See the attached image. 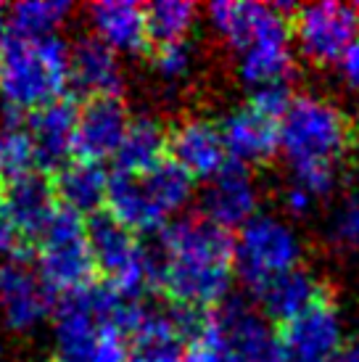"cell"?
<instances>
[{
  "instance_id": "484cf974",
  "label": "cell",
  "mask_w": 359,
  "mask_h": 362,
  "mask_svg": "<svg viewBox=\"0 0 359 362\" xmlns=\"http://www.w3.org/2000/svg\"><path fill=\"white\" fill-rule=\"evenodd\" d=\"M146 24H148V40L153 48L185 42L188 32L196 24V6L182 0H159L146 6Z\"/></svg>"
},
{
  "instance_id": "ac0fdd59",
  "label": "cell",
  "mask_w": 359,
  "mask_h": 362,
  "mask_svg": "<svg viewBox=\"0 0 359 362\" xmlns=\"http://www.w3.org/2000/svg\"><path fill=\"white\" fill-rule=\"evenodd\" d=\"M222 143L225 151L233 153V159L246 164V161H267L275 156L280 146L278 122L259 114L257 109H238L222 122Z\"/></svg>"
},
{
  "instance_id": "44dd1931",
  "label": "cell",
  "mask_w": 359,
  "mask_h": 362,
  "mask_svg": "<svg viewBox=\"0 0 359 362\" xmlns=\"http://www.w3.org/2000/svg\"><path fill=\"white\" fill-rule=\"evenodd\" d=\"M167 151H170V130L161 122L151 119V117L132 119L130 130L114 156L117 172L143 177L167 159Z\"/></svg>"
},
{
  "instance_id": "8fae6325",
  "label": "cell",
  "mask_w": 359,
  "mask_h": 362,
  "mask_svg": "<svg viewBox=\"0 0 359 362\" xmlns=\"http://www.w3.org/2000/svg\"><path fill=\"white\" fill-rule=\"evenodd\" d=\"M209 19L222 37L246 53L264 42L288 40V24L278 8L261 3H211Z\"/></svg>"
},
{
  "instance_id": "836d02e7",
  "label": "cell",
  "mask_w": 359,
  "mask_h": 362,
  "mask_svg": "<svg viewBox=\"0 0 359 362\" xmlns=\"http://www.w3.org/2000/svg\"><path fill=\"white\" fill-rule=\"evenodd\" d=\"M330 362H359V341L341 346L339 352L330 357Z\"/></svg>"
},
{
  "instance_id": "ffe728a7",
  "label": "cell",
  "mask_w": 359,
  "mask_h": 362,
  "mask_svg": "<svg viewBox=\"0 0 359 362\" xmlns=\"http://www.w3.org/2000/svg\"><path fill=\"white\" fill-rule=\"evenodd\" d=\"M56 202L64 209L74 214H90L95 217L106 206V191H109V177L98 164L90 161H69L61 172H56L53 180Z\"/></svg>"
},
{
  "instance_id": "277c9868",
  "label": "cell",
  "mask_w": 359,
  "mask_h": 362,
  "mask_svg": "<svg viewBox=\"0 0 359 362\" xmlns=\"http://www.w3.org/2000/svg\"><path fill=\"white\" fill-rule=\"evenodd\" d=\"M40 278L53 293H74L93 283L95 262L90 254L88 225L80 214L59 209L48 222V228L35 243Z\"/></svg>"
},
{
  "instance_id": "1f68e13d",
  "label": "cell",
  "mask_w": 359,
  "mask_h": 362,
  "mask_svg": "<svg viewBox=\"0 0 359 362\" xmlns=\"http://www.w3.org/2000/svg\"><path fill=\"white\" fill-rule=\"evenodd\" d=\"M336 238L346 246H357L359 249V196H354L351 202L343 204V209L339 211V220H336Z\"/></svg>"
},
{
  "instance_id": "83f0119b",
  "label": "cell",
  "mask_w": 359,
  "mask_h": 362,
  "mask_svg": "<svg viewBox=\"0 0 359 362\" xmlns=\"http://www.w3.org/2000/svg\"><path fill=\"white\" fill-rule=\"evenodd\" d=\"M140 182H143L146 193L151 196V202L156 204L167 217L188 202L190 191H193V177L172 159H164L156 170L143 175Z\"/></svg>"
},
{
  "instance_id": "d590c367",
  "label": "cell",
  "mask_w": 359,
  "mask_h": 362,
  "mask_svg": "<svg viewBox=\"0 0 359 362\" xmlns=\"http://www.w3.org/2000/svg\"><path fill=\"white\" fill-rule=\"evenodd\" d=\"M0 357H3V339H0Z\"/></svg>"
},
{
  "instance_id": "e575fe53",
  "label": "cell",
  "mask_w": 359,
  "mask_h": 362,
  "mask_svg": "<svg viewBox=\"0 0 359 362\" xmlns=\"http://www.w3.org/2000/svg\"><path fill=\"white\" fill-rule=\"evenodd\" d=\"M11 40V24H8V8L0 3V53Z\"/></svg>"
},
{
  "instance_id": "4316f807",
  "label": "cell",
  "mask_w": 359,
  "mask_h": 362,
  "mask_svg": "<svg viewBox=\"0 0 359 362\" xmlns=\"http://www.w3.org/2000/svg\"><path fill=\"white\" fill-rule=\"evenodd\" d=\"M293 71L288 42H264L243 53L240 74L249 85L264 88V85H286L288 74Z\"/></svg>"
},
{
  "instance_id": "603a6c76",
  "label": "cell",
  "mask_w": 359,
  "mask_h": 362,
  "mask_svg": "<svg viewBox=\"0 0 359 362\" xmlns=\"http://www.w3.org/2000/svg\"><path fill=\"white\" fill-rule=\"evenodd\" d=\"M130 339L132 352L127 362H185V349L172 325L170 312L146 304Z\"/></svg>"
},
{
  "instance_id": "8992f818",
  "label": "cell",
  "mask_w": 359,
  "mask_h": 362,
  "mask_svg": "<svg viewBox=\"0 0 359 362\" xmlns=\"http://www.w3.org/2000/svg\"><path fill=\"white\" fill-rule=\"evenodd\" d=\"M301 257L299 241L278 220L254 217L243 225L235 241V270L259 293L269 281L296 270Z\"/></svg>"
},
{
  "instance_id": "9a60e30c",
  "label": "cell",
  "mask_w": 359,
  "mask_h": 362,
  "mask_svg": "<svg viewBox=\"0 0 359 362\" xmlns=\"http://www.w3.org/2000/svg\"><path fill=\"white\" fill-rule=\"evenodd\" d=\"M170 153L190 177H214L225 167V143L209 119H182L170 130Z\"/></svg>"
},
{
  "instance_id": "3957f363",
  "label": "cell",
  "mask_w": 359,
  "mask_h": 362,
  "mask_svg": "<svg viewBox=\"0 0 359 362\" xmlns=\"http://www.w3.org/2000/svg\"><path fill=\"white\" fill-rule=\"evenodd\" d=\"M280 143L293 170H333L354 143L351 119L330 101L299 95L283 117Z\"/></svg>"
},
{
  "instance_id": "d4e9b609",
  "label": "cell",
  "mask_w": 359,
  "mask_h": 362,
  "mask_svg": "<svg viewBox=\"0 0 359 362\" xmlns=\"http://www.w3.org/2000/svg\"><path fill=\"white\" fill-rule=\"evenodd\" d=\"M35 151L27 127H21L19 111L6 109V122L0 127V191L32 172Z\"/></svg>"
},
{
  "instance_id": "7a4b0ae2",
  "label": "cell",
  "mask_w": 359,
  "mask_h": 362,
  "mask_svg": "<svg viewBox=\"0 0 359 362\" xmlns=\"http://www.w3.org/2000/svg\"><path fill=\"white\" fill-rule=\"evenodd\" d=\"M69 85V48L61 37H11L0 53V95L13 111L59 101Z\"/></svg>"
},
{
  "instance_id": "7c38bea8",
  "label": "cell",
  "mask_w": 359,
  "mask_h": 362,
  "mask_svg": "<svg viewBox=\"0 0 359 362\" xmlns=\"http://www.w3.org/2000/svg\"><path fill=\"white\" fill-rule=\"evenodd\" d=\"M77 106L69 98L48 103L32 111L30 117V141L35 161L40 164L42 175L61 172L74 156V130H77Z\"/></svg>"
},
{
  "instance_id": "30bf717a",
  "label": "cell",
  "mask_w": 359,
  "mask_h": 362,
  "mask_svg": "<svg viewBox=\"0 0 359 362\" xmlns=\"http://www.w3.org/2000/svg\"><path fill=\"white\" fill-rule=\"evenodd\" d=\"M53 291L35 275L27 259H8L0 264V315L11 331L27 333L48 317Z\"/></svg>"
},
{
  "instance_id": "2e32d148",
  "label": "cell",
  "mask_w": 359,
  "mask_h": 362,
  "mask_svg": "<svg viewBox=\"0 0 359 362\" xmlns=\"http://www.w3.org/2000/svg\"><path fill=\"white\" fill-rule=\"evenodd\" d=\"M93 35L106 42L114 53H143L151 45L146 6L127 0H103L88 8Z\"/></svg>"
},
{
  "instance_id": "6da1fadb",
  "label": "cell",
  "mask_w": 359,
  "mask_h": 362,
  "mask_svg": "<svg viewBox=\"0 0 359 362\" xmlns=\"http://www.w3.org/2000/svg\"><path fill=\"white\" fill-rule=\"evenodd\" d=\"M146 259L151 288L164 291L172 304L209 310L230 288L235 238L206 217H185L161 230L159 246L146 252Z\"/></svg>"
},
{
  "instance_id": "9c48e42d",
  "label": "cell",
  "mask_w": 359,
  "mask_h": 362,
  "mask_svg": "<svg viewBox=\"0 0 359 362\" xmlns=\"http://www.w3.org/2000/svg\"><path fill=\"white\" fill-rule=\"evenodd\" d=\"M130 124V111L119 95L88 98L77 111V130H74L77 161L98 164L109 156H117Z\"/></svg>"
},
{
  "instance_id": "f546056e",
  "label": "cell",
  "mask_w": 359,
  "mask_h": 362,
  "mask_svg": "<svg viewBox=\"0 0 359 362\" xmlns=\"http://www.w3.org/2000/svg\"><path fill=\"white\" fill-rule=\"evenodd\" d=\"M290 103H293V95H290L288 85H264V88H257V90H254L251 109H257L259 114L278 122L286 117V111L290 109Z\"/></svg>"
},
{
  "instance_id": "5bb4252c",
  "label": "cell",
  "mask_w": 359,
  "mask_h": 362,
  "mask_svg": "<svg viewBox=\"0 0 359 362\" xmlns=\"http://www.w3.org/2000/svg\"><path fill=\"white\" fill-rule=\"evenodd\" d=\"M3 196H6L11 220L19 230L21 243L30 249L32 243H37V238L42 235V230L48 228V222L53 220V214L59 209L53 182L42 172H30V175L6 185Z\"/></svg>"
},
{
  "instance_id": "4dcf8cb0",
  "label": "cell",
  "mask_w": 359,
  "mask_h": 362,
  "mask_svg": "<svg viewBox=\"0 0 359 362\" xmlns=\"http://www.w3.org/2000/svg\"><path fill=\"white\" fill-rule=\"evenodd\" d=\"M27 252H30V249L21 243L19 230H16V225L11 220L6 196L0 191V254H3V257H13V259H27V257H30Z\"/></svg>"
},
{
  "instance_id": "d6986e66",
  "label": "cell",
  "mask_w": 359,
  "mask_h": 362,
  "mask_svg": "<svg viewBox=\"0 0 359 362\" xmlns=\"http://www.w3.org/2000/svg\"><path fill=\"white\" fill-rule=\"evenodd\" d=\"M106 209H109V217H114L130 233H153L167 220V214L151 202L140 177L122 175V172L109 177Z\"/></svg>"
},
{
  "instance_id": "f1b7e54d",
  "label": "cell",
  "mask_w": 359,
  "mask_h": 362,
  "mask_svg": "<svg viewBox=\"0 0 359 362\" xmlns=\"http://www.w3.org/2000/svg\"><path fill=\"white\" fill-rule=\"evenodd\" d=\"M190 48L188 42H175V45H159L153 48V69L159 71L164 80H180L190 71Z\"/></svg>"
},
{
  "instance_id": "4fadbf2b",
  "label": "cell",
  "mask_w": 359,
  "mask_h": 362,
  "mask_svg": "<svg viewBox=\"0 0 359 362\" xmlns=\"http://www.w3.org/2000/svg\"><path fill=\"white\" fill-rule=\"evenodd\" d=\"M254 206H257V191L249 170L235 159L225 161V167L211 177L209 188L204 193L201 202L204 217L230 230L235 225H246L254 214Z\"/></svg>"
},
{
  "instance_id": "e0dca14e",
  "label": "cell",
  "mask_w": 359,
  "mask_h": 362,
  "mask_svg": "<svg viewBox=\"0 0 359 362\" xmlns=\"http://www.w3.org/2000/svg\"><path fill=\"white\" fill-rule=\"evenodd\" d=\"M69 80L85 98H106L122 93V69L117 53L95 35L80 37L69 51Z\"/></svg>"
},
{
  "instance_id": "7402d4cb",
  "label": "cell",
  "mask_w": 359,
  "mask_h": 362,
  "mask_svg": "<svg viewBox=\"0 0 359 362\" xmlns=\"http://www.w3.org/2000/svg\"><path fill=\"white\" fill-rule=\"evenodd\" d=\"M328 291L319 281H314L307 270H290L280 275L275 281H269L259 291V299L264 310L272 320L283 325V322L299 317L304 310H310L322 293Z\"/></svg>"
},
{
  "instance_id": "52a82bcc",
  "label": "cell",
  "mask_w": 359,
  "mask_h": 362,
  "mask_svg": "<svg viewBox=\"0 0 359 362\" xmlns=\"http://www.w3.org/2000/svg\"><path fill=\"white\" fill-rule=\"evenodd\" d=\"M275 339L286 362H330L341 349V317L333 293L325 291L299 317L278 325Z\"/></svg>"
},
{
  "instance_id": "ba28073f",
  "label": "cell",
  "mask_w": 359,
  "mask_h": 362,
  "mask_svg": "<svg viewBox=\"0 0 359 362\" xmlns=\"http://www.w3.org/2000/svg\"><path fill=\"white\" fill-rule=\"evenodd\" d=\"M357 11L349 6L317 3V6H304L299 11L293 8L290 30L296 35L301 51L314 64L325 66V64L343 59L357 32Z\"/></svg>"
},
{
  "instance_id": "cb8c5ba5",
  "label": "cell",
  "mask_w": 359,
  "mask_h": 362,
  "mask_svg": "<svg viewBox=\"0 0 359 362\" xmlns=\"http://www.w3.org/2000/svg\"><path fill=\"white\" fill-rule=\"evenodd\" d=\"M74 6L66 0H24L8 8L11 35L19 40L53 37V32L69 21Z\"/></svg>"
},
{
  "instance_id": "d6a6232c",
  "label": "cell",
  "mask_w": 359,
  "mask_h": 362,
  "mask_svg": "<svg viewBox=\"0 0 359 362\" xmlns=\"http://www.w3.org/2000/svg\"><path fill=\"white\" fill-rule=\"evenodd\" d=\"M343 77L354 90H359V40L351 42L349 51L343 53Z\"/></svg>"
},
{
  "instance_id": "5b68a950",
  "label": "cell",
  "mask_w": 359,
  "mask_h": 362,
  "mask_svg": "<svg viewBox=\"0 0 359 362\" xmlns=\"http://www.w3.org/2000/svg\"><path fill=\"white\" fill-rule=\"evenodd\" d=\"M88 241L95 270L103 272L106 283L124 296L140 299V291L148 288V259L135 233L122 228L109 211H100L90 217Z\"/></svg>"
}]
</instances>
